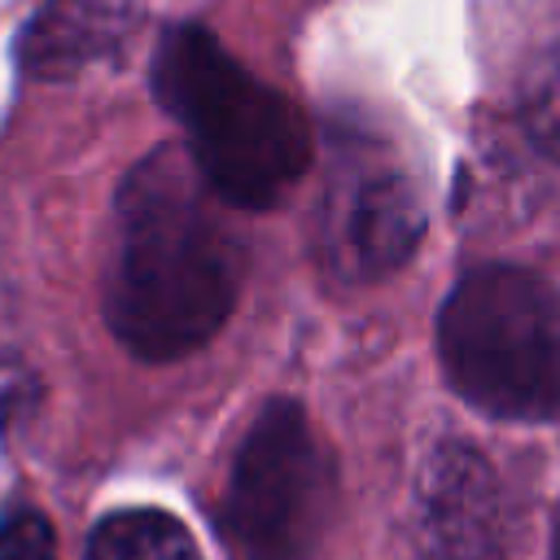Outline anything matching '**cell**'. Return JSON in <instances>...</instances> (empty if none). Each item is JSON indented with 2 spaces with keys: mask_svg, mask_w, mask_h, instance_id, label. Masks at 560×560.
I'll return each mask as SVG.
<instances>
[{
  "mask_svg": "<svg viewBox=\"0 0 560 560\" xmlns=\"http://www.w3.org/2000/svg\"><path fill=\"white\" fill-rule=\"evenodd\" d=\"M223 206L184 149H158L127 171L105 267V315L136 359H184L228 324L245 249Z\"/></svg>",
  "mask_w": 560,
  "mask_h": 560,
  "instance_id": "cell-1",
  "label": "cell"
},
{
  "mask_svg": "<svg viewBox=\"0 0 560 560\" xmlns=\"http://www.w3.org/2000/svg\"><path fill=\"white\" fill-rule=\"evenodd\" d=\"M153 92L184 122L192 162L228 206H276L311 162L298 105L254 79L206 26H175L162 39Z\"/></svg>",
  "mask_w": 560,
  "mask_h": 560,
  "instance_id": "cell-2",
  "label": "cell"
},
{
  "mask_svg": "<svg viewBox=\"0 0 560 560\" xmlns=\"http://www.w3.org/2000/svg\"><path fill=\"white\" fill-rule=\"evenodd\" d=\"M438 359L494 420L560 416V293L508 262L468 271L438 315Z\"/></svg>",
  "mask_w": 560,
  "mask_h": 560,
  "instance_id": "cell-3",
  "label": "cell"
},
{
  "mask_svg": "<svg viewBox=\"0 0 560 560\" xmlns=\"http://www.w3.org/2000/svg\"><path fill=\"white\" fill-rule=\"evenodd\" d=\"M324 459L293 398H271L228 477L223 538L232 560H311L324 521Z\"/></svg>",
  "mask_w": 560,
  "mask_h": 560,
  "instance_id": "cell-4",
  "label": "cell"
},
{
  "mask_svg": "<svg viewBox=\"0 0 560 560\" xmlns=\"http://www.w3.org/2000/svg\"><path fill=\"white\" fill-rule=\"evenodd\" d=\"M420 236L424 201L411 175L376 149L341 153L319 206V245L328 267L346 280H381L416 254Z\"/></svg>",
  "mask_w": 560,
  "mask_h": 560,
  "instance_id": "cell-5",
  "label": "cell"
},
{
  "mask_svg": "<svg viewBox=\"0 0 560 560\" xmlns=\"http://www.w3.org/2000/svg\"><path fill=\"white\" fill-rule=\"evenodd\" d=\"M411 525L424 560H499L503 499L494 468L464 442L433 446L416 481Z\"/></svg>",
  "mask_w": 560,
  "mask_h": 560,
  "instance_id": "cell-6",
  "label": "cell"
},
{
  "mask_svg": "<svg viewBox=\"0 0 560 560\" xmlns=\"http://www.w3.org/2000/svg\"><path fill=\"white\" fill-rule=\"evenodd\" d=\"M144 9L149 0H48L18 44L22 70L31 79H79L131 44Z\"/></svg>",
  "mask_w": 560,
  "mask_h": 560,
  "instance_id": "cell-7",
  "label": "cell"
},
{
  "mask_svg": "<svg viewBox=\"0 0 560 560\" xmlns=\"http://www.w3.org/2000/svg\"><path fill=\"white\" fill-rule=\"evenodd\" d=\"M88 560H201V551L171 512L127 508L92 529Z\"/></svg>",
  "mask_w": 560,
  "mask_h": 560,
  "instance_id": "cell-8",
  "label": "cell"
},
{
  "mask_svg": "<svg viewBox=\"0 0 560 560\" xmlns=\"http://www.w3.org/2000/svg\"><path fill=\"white\" fill-rule=\"evenodd\" d=\"M521 122L529 140L560 162V44H551L521 83Z\"/></svg>",
  "mask_w": 560,
  "mask_h": 560,
  "instance_id": "cell-9",
  "label": "cell"
},
{
  "mask_svg": "<svg viewBox=\"0 0 560 560\" xmlns=\"http://www.w3.org/2000/svg\"><path fill=\"white\" fill-rule=\"evenodd\" d=\"M0 560H57L52 525L31 508L9 512L0 521Z\"/></svg>",
  "mask_w": 560,
  "mask_h": 560,
  "instance_id": "cell-10",
  "label": "cell"
},
{
  "mask_svg": "<svg viewBox=\"0 0 560 560\" xmlns=\"http://www.w3.org/2000/svg\"><path fill=\"white\" fill-rule=\"evenodd\" d=\"M556 560H560V529H556Z\"/></svg>",
  "mask_w": 560,
  "mask_h": 560,
  "instance_id": "cell-11",
  "label": "cell"
}]
</instances>
